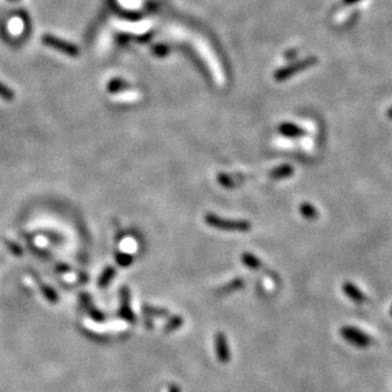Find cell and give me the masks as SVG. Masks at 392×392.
Returning <instances> with one entry per match:
<instances>
[{
	"mask_svg": "<svg viewBox=\"0 0 392 392\" xmlns=\"http://www.w3.org/2000/svg\"><path fill=\"white\" fill-rule=\"evenodd\" d=\"M205 222L213 228L230 232H247L251 230V224L246 220H226L214 214L206 215Z\"/></svg>",
	"mask_w": 392,
	"mask_h": 392,
	"instance_id": "cell-1",
	"label": "cell"
},
{
	"mask_svg": "<svg viewBox=\"0 0 392 392\" xmlns=\"http://www.w3.org/2000/svg\"><path fill=\"white\" fill-rule=\"evenodd\" d=\"M317 63H318V59L314 58V56H310V58L303 59V60L296 61V63L288 65V67H284L281 69L276 70L274 74V79L276 81L288 80V79H290L296 74H298L299 72H303V70L308 69V68L314 67Z\"/></svg>",
	"mask_w": 392,
	"mask_h": 392,
	"instance_id": "cell-2",
	"label": "cell"
},
{
	"mask_svg": "<svg viewBox=\"0 0 392 392\" xmlns=\"http://www.w3.org/2000/svg\"><path fill=\"white\" fill-rule=\"evenodd\" d=\"M42 42L48 47L55 48V50H58V51L63 52V54L68 55V56H72V58H77L79 55V48L74 43L68 42V41L59 39V37L45 35L42 37Z\"/></svg>",
	"mask_w": 392,
	"mask_h": 392,
	"instance_id": "cell-3",
	"label": "cell"
},
{
	"mask_svg": "<svg viewBox=\"0 0 392 392\" xmlns=\"http://www.w3.org/2000/svg\"><path fill=\"white\" fill-rule=\"evenodd\" d=\"M277 131L283 136L287 138H302L306 135V131L298 125L292 124V122H281L277 127Z\"/></svg>",
	"mask_w": 392,
	"mask_h": 392,
	"instance_id": "cell-4",
	"label": "cell"
},
{
	"mask_svg": "<svg viewBox=\"0 0 392 392\" xmlns=\"http://www.w3.org/2000/svg\"><path fill=\"white\" fill-rule=\"evenodd\" d=\"M293 173H294V168L290 164H281L280 167L273 169L270 172V177L273 180H283V178H288L293 176Z\"/></svg>",
	"mask_w": 392,
	"mask_h": 392,
	"instance_id": "cell-5",
	"label": "cell"
},
{
	"mask_svg": "<svg viewBox=\"0 0 392 392\" xmlns=\"http://www.w3.org/2000/svg\"><path fill=\"white\" fill-rule=\"evenodd\" d=\"M343 290H344V293L347 294V296L350 297V299H353V301L355 302H364V294H363L360 290L358 289V288L354 285V284L352 283H344V285H343Z\"/></svg>",
	"mask_w": 392,
	"mask_h": 392,
	"instance_id": "cell-6",
	"label": "cell"
},
{
	"mask_svg": "<svg viewBox=\"0 0 392 392\" xmlns=\"http://www.w3.org/2000/svg\"><path fill=\"white\" fill-rule=\"evenodd\" d=\"M299 213L307 220H314L318 217V210L310 202H302L299 206Z\"/></svg>",
	"mask_w": 392,
	"mask_h": 392,
	"instance_id": "cell-7",
	"label": "cell"
},
{
	"mask_svg": "<svg viewBox=\"0 0 392 392\" xmlns=\"http://www.w3.org/2000/svg\"><path fill=\"white\" fill-rule=\"evenodd\" d=\"M242 263H243L244 265H247L250 269H252V270H259V269L261 268L260 260L257 259L255 255L248 254V252L242 255Z\"/></svg>",
	"mask_w": 392,
	"mask_h": 392,
	"instance_id": "cell-8",
	"label": "cell"
},
{
	"mask_svg": "<svg viewBox=\"0 0 392 392\" xmlns=\"http://www.w3.org/2000/svg\"><path fill=\"white\" fill-rule=\"evenodd\" d=\"M126 87H127L126 81L122 80V79L120 78H115L109 81V84H107V91H109L110 93H116V92L125 89Z\"/></svg>",
	"mask_w": 392,
	"mask_h": 392,
	"instance_id": "cell-9",
	"label": "cell"
},
{
	"mask_svg": "<svg viewBox=\"0 0 392 392\" xmlns=\"http://www.w3.org/2000/svg\"><path fill=\"white\" fill-rule=\"evenodd\" d=\"M115 274H116L115 269L112 268V266H109V268L106 269L100 279V287H106V285L111 281L112 277L115 276Z\"/></svg>",
	"mask_w": 392,
	"mask_h": 392,
	"instance_id": "cell-10",
	"label": "cell"
},
{
	"mask_svg": "<svg viewBox=\"0 0 392 392\" xmlns=\"http://www.w3.org/2000/svg\"><path fill=\"white\" fill-rule=\"evenodd\" d=\"M127 301H129V292L125 288V289H122V314H124V317H126L127 320H133V314L129 311Z\"/></svg>",
	"mask_w": 392,
	"mask_h": 392,
	"instance_id": "cell-11",
	"label": "cell"
},
{
	"mask_svg": "<svg viewBox=\"0 0 392 392\" xmlns=\"http://www.w3.org/2000/svg\"><path fill=\"white\" fill-rule=\"evenodd\" d=\"M0 98H3L5 101L14 100V92L9 89L6 85H4L1 81H0Z\"/></svg>",
	"mask_w": 392,
	"mask_h": 392,
	"instance_id": "cell-12",
	"label": "cell"
},
{
	"mask_svg": "<svg viewBox=\"0 0 392 392\" xmlns=\"http://www.w3.org/2000/svg\"><path fill=\"white\" fill-rule=\"evenodd\" d=\"M153 52L156 56H159V58H163V56H167L169 52L168 46L163 45V43H158V45L153 46Z\"/></svg>",
	"mask_w": 392,
	"mask_h": 392,
	"instance_id": "cell-13",
	"label": "cell"
},
{
	"mask_svg": "<svg viewBox=\"0 0 392 392\" xmlns=\"http://www.w3.org/2000/svg\"><path fill=\"white\" fill-rule=\"evenodd\" d=\"M41 290H42L43 294H45V297L48 299V301L58 302V294L55 293V290L52 289V288L47 287V285H42V287H41Z\"/></svg>",
	"mask_w": 392,
	"mask_h": 392,
	"instance_id": "cell-14",
	"label": "cell"
},
{
	"mask_svg": "<svg viewBox=\"0 0 392 392\" xmlns=\"http://www.w3.org/2000/svg\"><path fill=\"white\" fill-rule=\"evenodd\" d=\"M116 261H118V265L121 266H129L130 264L133 263V257L126 254H118Z\"/></svg>",
	"mask_w": 392,
	"mask_h": 392,
	"instance_id": "cell-15",
	"label": "cell"
},
{
	"mask_svg": "<svg viewBox=\"0 0 392 392\" xmlns=\"http://www.w3.org/2000/svg\"><path fill=\"white\" fill-rule=\"evenodd\" d=\"M219 182L223 185L224 187H233V182L230 177L227 175H220L219 176Z\"/></svg>",
	"mask_w": 392,
	"mask_h": 392,
	"instance_id": "cell-16",
	"label": "cell"
},
{
	"mask_svg": "<svg viewBox=\"0 0 392 392\" xmlns=\"http://www.w3.org/2000/svg\"><path fill=\"white\" fill-rule=\"evenodd\" d=\"M6 244H8V247H9V250L12 251V252H14L15 255H21L23 251H22V248H19L18 246L15 243H13V242H6Z\"/></svg>",
	"mask_w": 392,
	"mask_h": 392,
	"instance_id": "cell-17",
	"label": "cell"
},
{
	"mask_svg": "<svg viewBox=\"0 0 392 392\" xmlns=\"http://www.w3.org/2000/svg\"><path fill=\"white\" fill-rule=\"evenodd\" d=\"M358 1H360V0H343V3L344 4H355L358 3Z\"/></svg>",
	"mask_w": 392,
	"mask_h": 392,
	"instance_id": "cell-18",
	"label": "cell"
},
{
	"mask_svg": "<svg viewBox=\"0 0 392 392\" xmlns=\"http://www.w3.org/2000/svg\"><path fill=\"white\" fill-rule=\"evenodd\" d=\"M387 118H391V120H392V107H391V109L387 110Z\"/></svg>",
	"mask_w": 392,
	"mask_h": 392,
	"instance_id": "cell-19",
	"label": "cell"
}]
</instances>
